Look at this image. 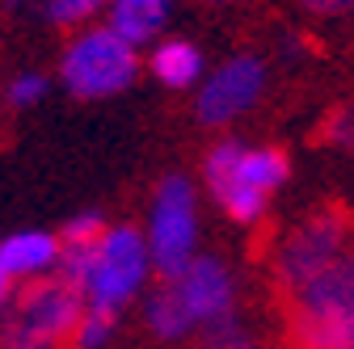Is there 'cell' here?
<instances>
[{"label": "cell", "mask_w": 354, "mask_h": 349, "mask_svg": "<svg viewBox=\"0 0 354 349\" xmlns=\"http://www.w3.org/2000/svg\"><path fill=\"white\" fill-rule=\"evenodd\" d=\"M207 349H253V337L228 316V320H219L207 328Z\"/></svg>", "instance_id": "17"}, {"label": "cell", "mask_w": 354, "mask_h": 349, "mask_svg": "<svg viewBox=\"0 0 354 349\" xmlns=\"http://www.w3.org/2000/svg\"><path fill=\"white\" fill-rule=\"evenodd\" d=\"M102 232H106L102 215L97 210H80V215H72V219L64 223V244H97Z\"/></svg>", "instance_id": "16"}, {"label": "cell", "mask_w": 354, "mask_h": 349, "mask_svg": "<svg viewBox=\"0 0 354 349\" xmlns=\"http://www.w3.org/2000/svg\"><path fill=\"white\" fill-rule=\"evenodd\" d=\"M59 261V240L47 232H17L0 244V270L5 278H34L42 270H51Z\"/></svg>", "instance_id": "10"}, {"label": "cell", "mask_w": 354, "mask_h": 349, "mask_svg": "<svg viewBox=\"0 0 354 349\" xmlns=\"http://www.w3.org/2000/svg\"><path fill=\"white\" fill-rule=\"evenodd\" d=\"M140 72V59H136V47H127V42L97 26V30H84L80 38L68 42L64 51V63H59V76L64 84L76 93V97H114L122 93L131 80Z\"/></svg>", "instance_id": "3"}, {"label": "cell", "mask_w": 354, "mask_h": 349, "mask_svg": "<svg viewBox=\"0 0 354 349\" xmlns=\"http://www.w3.org/2000/svg\"><path fill=\"white\" fill-rule=\"evenodd\" d=\"M5 5H9V9H26V0H5Z\"/></svg>", "instance_id": "22"}, {"label": "cell", "mask_w": 354, "mask_h": 349, "mask_svg": "<svg viewBox=\"0 0 354 349\" xmlns=\"http://www.w3.org/2000/svg\"><path fill=\"white\" fill-rule=\"evenodd\" d=\"M342 244H346V219L337 210H317L287 236L283 252H279V278L299 290L304 282H313L325 266L342 257Z\"/></svg>", "instance_id": "7"}, {"label": "cell", "mask_w": 354, "mask_h": 349, "mask_svg": "<svg viewBox=\"0 0 354 349\" xmlns=\"http://www.w3.org/2000/svg\"><path fill=\"white\" fill-rule=\"evenodd\" d=\"M148 278V244L136 228H106L93 248V270L84 282V299L93 312H118Z\"/></svg>", "instance_id": "5"}, {"label": "cell", "mask_w": 354, "mask_h": 349, "mask_svg": "<svg viewBox=\"0 0 354 349\" xmlns=\"http://www.w3.org/2000/svg\"><path fill=\"white\" fill-rule=\"evenodd\" d=\"M80 324V295L64 286L59 278L51 282H30L17 295V312L9 320V349H51L59 337L76 332Z\"/></svg>", "instance_id": "6"}, {"label": "cell", "mask_w": 354, "mask_h": 349, "mask_svg": "<svg viewBox=\"0 0 354 349\" xmlns=\"http://www.w3.org/2000/svg\"><path fill=\"white\" fill-rule=\"evenodd\" d=\"M148 68H152V76L160 84H169V89H190V84L203 76V55H198V47H190V42L169 38L152 51Z\"/></svg>", "instance_id": "12"}, {"label": "cell", "mask_w": 354, "mask_h": 349, "mask_svg": "<svg viewBox=\"0 0 354 349\" xmlns=\"http://www.w3.org/2000/svg\"><path fill=\"white\" fill-rule=\"evenodd\" d=\"M110 26L127 47H140L160 34V26L169 21V0H110Z\"/></svg>", "instance_id": "11"}, {"label": "cell", "mask_w": 354, "mask_h": 349, "mask_svg": "<svg viewBox=\"0 0 354 349\" xmlns=\"http://www.w3.org/2000/svg\"><path fill=\"white\" fill-rule=\"evenodd\" d=\"M203 172H207V186L219 198V206H224L232 219L253 223L266 210V202H270V194L287 181V156L274 152V148L245 152L236 139H228L207 156Z\"/></svg>", "instance_id": "1"}, {"label": "cell", "mask_w": 354, "mask_h": 349, "mask_svg": "<svg viewBox=\"0 0 354 349\" xmlns=\"http://www.w3.org/2000/svg\"><path fill=\"white\" fill-rule=\"evenodd\" d=\"M106 5H110V0H38L42 17L55 21V26H80L93 13H102Z\"/></svg>", "instance_id": "14"}, {"label": "cell", "mask_w": 354, "mask_h": 349, "mask_svg": "<svg viewBox=\"0 0 354 349\" xmlns=\"http://www.w3.org/2000/svg\"><path fill=\"white\" fill-rule=\"evenodd\" d=\"M342 349H354V337H350V341H346V345H342Z\"/></svg>", "instance_id": "23"}, {"label": "cell", "mask_w": 354, "mask_h": 349, "mask_svg": "<svg viewBox=\"0 0 354 349\" xmlns=\"http://www.w3.org/2000/svg\"><path fill=\"white\" fill-rule=\"evenodd\" d=\"M261 89H266V68L253 55H236L215 76L203 80V89H198V118L207 126H219V122L236 118L241 110H249L261 97Z\"/></svg>", "instance_id": "8"}, {"label": "cell", "mask_w": 354, "mask_h": 349, "mask_svg": "<svg viewBox=\"0 0 354 349\" xmlns=\"http://www.w3.org/2000/svg\"><path fill=\"white\" fill-rule=\"evenodd\" d=\"M169 290L190 324H219L232 312V274L215 257H194L177 278H169Z\"/></svg>", "instance_id": "9"}, {"label": "cell", "mask_w": 354, "mask_h": 349, "mask_svg": "<svg viewBox=\"0 0 354 349\" xmlns=\"http://www.w3.org/2000/svg\"><path fill=\"white\" fill-rule=\"evenodd\" d=\"M148 324H152V332L156 337H165V341H177V337H186L194 324L186 320V312H182V303H177V295L169 290V282L148 299Z\"/></svg>", "instance_id": "13"}, {"label": "cell", "mask_w": 354, "mask_h": 349, "mask_svg": "<svg viewBox=\"0 0 354 349\" xmlns=\"http://www.w3.org/2000/svg\"><path fill=\"white\" fill-rule=\"evenodd\" d=\"M354 337V252H342L295 290L299 349H342Z\"/></svg>", "instance_id": "2"}, {"label": "cell", "mask_w": 354, "mask_h": 349, "mask_svg": "<svg viewBox=\"0 0 354 349\" xmlns=\"http://www.w3.org/2000/svg\"><path fill=\"white\" fill-rule=\"evenodd\" d=\"M304 9L333 17V13H354V0H304Z\"/></svg>", "instance_id": "20"}, {"label": "cell", "mask_w": 354, "mask_h": 349, "mask_svg": "<svg viewBox=\"0 0 354 349\" xmlns=\"http://www.w3.org/2000/svg\"><path fill=\"white\" fill-rule=\"evenodd\" d=\"M329 139L346 152H354V110H342L333 122H329Z\"/></svg>", "instance_id": "19"}, {"label": "cell", "mask_w": 354, "mask_h": 349, "mask_svg": "<svg viewBox=\"0 0 354 349\" xmlns=\"http://www.w3.org/2000/svg\"><path fill=\"white\" fill-rule=\"evenodd\" d=\"M194 240H198V215H194V186L173 172L160 181L152 198V223H148V261L160 270V278H177L194 261Z\"/></svg>", "instance_id": "4"}, {"label": "cell", "mask_w": 354, "mask_h": 349, "mask_svg": "<svg viewBox=\"0 0 354 349\" xmlns=\"http://www.w3.org/2000/svg\"><path fill=\"white\" fill-rule=\"evenodd\" d=\"M215 5H219V0H215Z\"/></svg>", "instance_id": "24"}, {"label": "cell", "mask_w": 354, "mask_h": 349, "mask_svg": "<svg viewBox=\"0 0 354 349\" xmlns=\"http://www.w3.org/2000/svg\"><path fill=\"white\" fill-rule=\"evenodd\" d=\"M42 97H47V76H38V72H26V76H17V80L9 84V101H13L17 110L34 106V101H42Z\"/></svg>", "instance_id": "18"}, {"label": "cell", "mask_w": 354, "mask_h": 349, "mask_svg": "<svg viewBox=\"0 0 354 349\" xmlns=\"http://www.w3.org/2000/svg\"><path fill=\"white\" fill-rule=\"evenodd\" d=\"M9 286H13V282L5 278V270H0V308H5V303H9Z\"/></svg>", "instance_id": "21"}, {"label": "cell", "mask_w": 354, "mask_h": 349, "mask_svg": "<svg viewBox=\"0 0 354 349\" xmlns=\"http://www.w3.org/2000/svg\"><path fill=\"white\" fill-rule=\"evenodd\" d=\"M114 337V312H80L76 324V345L80 349H106V341Z\"/></svg>", "instance_id": "15"}]
</instances>
